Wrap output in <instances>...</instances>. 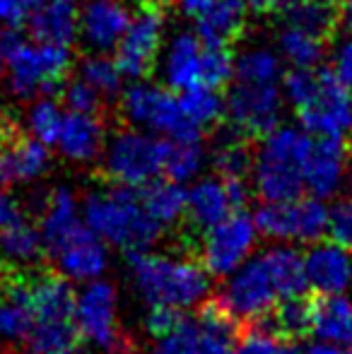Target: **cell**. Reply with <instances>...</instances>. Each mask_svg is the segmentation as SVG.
I'll return each instance as SVG.
<instances>
[{
    "label": "cell",
    "instance_id": "1",
    "mask_svg": "<svg viewBox=\"0 0 352 354\" xmlns=\"http://www.w3.org/2000/svg\"><path fill=\"white\" fill-rule=\"evenodd\" d=\"M225 280L220 304L239 323L261 321L280 299L297 297L309 289L304 275V256L295 246L285 243L249 256Z\"/></svg>",
    "mask_w": 352,
    "mask_h": 354
},
{
    "label": "cell",
    "instance_id": "2",
    "mask_svg": "<svg viewBox=\"0 0 352 354\" xmlns=\"http://www.w3.org/2000/svg\"><path fill=\"white\" fill-rule=\"evenodd\" d=\"M282 99L295 106L299 128L311 138L343 140L352 136V89L316 68H292L282 75Z\"/></svg>",
    "mask_w": 352,
    "mask_h": 354
},
{
    "label": "cell",
    "instance_id": "3",
    "mask_svg": "<svg viewBox=\"0 0 352 354\" xmlns=\"http://www.w3.org/2000/svg\"><path fill=\"white\" fill-rule=\"evenodd\" d=\"M126 261L133 287L147 306H169L186 311L201 306L210 294L212 275L191 258H174L142 248V251H126Z\"/></svg>",
    "mask_w": 352,
    "mask_h": 354
},
{
    "label": "cell",
    "instance_id": "4",
    "mask_svg": "<svg viewBox=\"0 0 352 354\" xmlns=\"http://www.w3.org/2000/svg\"><path fill=\"white\" fill-rule=\"evenodd\" d=\"M82 222L102 241L121 251H142L162 236V229L142 207L136 188L116 186L92 191L80 205Z\"/></svg>",
    "mask_w": 352,
    "mask_h": 354
},
{
    "label": "cell",
    "instance_id": "5",
    "mask_svg": "<svg viewBox=\"0 0 352 354\" xmlns=\"http://www.w3.org/2000/svg\"><path fill=\"white\" fill-rule=\"evenodd\" d=\"M311 136L297 126H280L261 136L251 157V181L263 203H282L304 191V162Z\"/></svg>",
    "mask_w": 352,
    "mask_h": 354
},
{
    "label": "cell",
    "instance_id": "6",
    "mask_svg": "<svg viewBox=\"0 0 352 354\" xmlns=\"http://www.w3.org/2000/svg\"><path fill=\"white\" fill-rule=\"evenodd\" d=\"M0 39L5 44V75L8 87L19 99H37L58 89L66 82L73 66L71 48L63 44L27 41L17 29L3 27Z\"/></svg>",
    "mask_w": 352,
    "mask_h": 354
},
{
    "label": "cell",
    "instance_id": "7",
    "mask_svg": "<svg viewBox=\"0 0 352 354\" xmlns=\"http://www.w3.org/2000/svg\"><path fill=\"white\" fill-rule=\"evenodd\" d=\"M29 301L34 311V326L29 330L27 347L32 354H48L75 345V289L63 275H41L27 282Z\"/></svg>",
    "mask_w": 352,
    "mask_h": 354
},
{
    "label": "cell",
    "instance_id": "8",
    "mask_svg": "<svg viewBox=\"0 0 352 354\" xmlns=\"http://www.w3.org/2000/svg\"><path fill=\"white\" fill-rule=\"evenodd\" d=\"M167 140L142 128L118 131L104 142L102 169L106 178L116 186L142 188L155 181L165 169Z\"/></svg>",
    "mask_w": 352,
    "mask_h": 354
},
{
    "label": "cell",
    "instance_id": "9",
    "mask_svg": "<svg viewBox=\"0 0 352 354\" xmlns=\"http://www.w3.org/2000/svg\"><path fill=\"white\" fill-rule=\"evenodd\" d=\"M261 236L280 243H314L328 232V205L316 196L263 203L254 212Z\"/></svg>",
    "mask_w": 352,
    "mask_h": 354
},
{
    "label": "cell",
    "instance_id": "10",
    "mask_svg": "<svg viewBox=\"0 0 352 354\" xmlns=\"http://www.w3.org/2000/svg\"><path fill=\"white\" fill-rule=\"evenodd\" d=\"M121 113L133 128H142L147 133H155L167 140L176 138H201L188 128L183 121L178 94L165 84L155 82H133L121 94Z\"/></svg>",
    "mask_w": 352,
    "mask_h": 354
},
{
    "label": "cell",
    "instance_id": "11",
    "mask_svg": "<svg viewBox=\"0 0 352 354\" xmlns=\"http://www.w3.org/2000/svg\"><path fill=\"white\" fill-rule=\"evenodd\" d=\"M77 337L89 347L102 352H118L123 345L121 328H118V292L109 280L85 282L80 292H75L73 308Z\"/></svg>",
    "mask_w": 352,
    "mask_h": 354
},
{
    "label": "cell",
    "instance_id": "12",
    "mask_svg": "<svg viewBox=\"0 0 352 354\" xmlns=\"http://www.w3.org/2000/svg\"><path fill=\"white\" fill-rule=\"evenodd\" d=\"M259 229H256L254 214L239 210L230 212L222 222L212 224L203 232L201 241V266L212 277H227L234 272L259 243Z\"/></svg>",
    "mask_w": 352,
    "mask_h": 354
},
{
    "label": "cell",
    "instance_id": "13",
    "mask_svg": "<svg viewBox=\"0 0 352 354\" xmlns=\"http://www.w3.org/2000/svg\"><path fill=\"white\" fill-rule=\"evenodd\" d=\"M280 84L237 82L225 102V113L232 128L241 136H263L282 118Z\"/></svg>",
    "mask_w": 352,
    "mask_h": 354
},
{
    "label": "cell",
    "instance_id": "14",
    "mask_svg": "<svg viewBox=\"0 0 352 354\" xmlns=\"http://www.w3.org/2000/svg\"><path fill=\"white\" fill-rule=\"evenodd\" d=\"M165 46V22L157 10H142L131 17L123 37L116 44V66L121 68L123 77L140 80L155 68L160 51Z\"/></svg>",
    "mask_w": 352,
    "mask_h": 354
},
{
    "label": "cell",
    "instance_id": "15",
    "mask_svg": "<svg viewBox=\"0 0 352 354\" xmlns=\"http://www.w3.org/2000/svg\"><path fill=\"white\" fill-rule=\"evenodd\" d=\"M249 201V188L244 178L203 176L196 178L186 191V217L196 229L205 232L222 222L230 212L239 210Z\"/></svg>",
    "mask_w": 352,
    "mask_h": 354
},
{
    "label": "cell",
    "instance_id": "16",
    "mask_svg": "<svg viewBox=\"0 0 352 354\" xmlns=\"http://www.w3.org/2000/svg\"><path fill=\"white\" fill-rule=\"evenodd\" d=\"M58 268V275L71 282H92L102 277L109 268V246L85 222L71 232L58 246L48 251Z\"/></svg>",
    "mask_w": 352,
    "mask_h": 354
},
{
    "label": "cell",
    "instance_id": "17",
    "mask_svg": "<svg viewBox=\"0 0 352 354\" xmlns=\"http://www.w3.org/2000/svg\"><path fill=\"white\" fill-rule=\"evenodd\" d=\"M131 17L126 0H85L77 8V37L92 51L109 53L116 48Z\"/></svg>",
    "mask_w": 352,
    "mask_h": 354
},
{
    "label": "cell",
    "instance_id": "18",
    "mask_svg": "<svg viewBox=\"0 0 352 354\" xmlns=\"http://www.w3.org/2000/svg\"><path fill=\"white\" fill-rule=\"evenodd\" d=\"M348 178V152L343 140L311 138V147L304 162V188L311 196L333 198Z\"/></svg>",
    "mask_w": 352,
    "mask_h": 354
},
{
    "label": "cell",
    "instance_id": "19",
    "mask_svg": "<svg viewBox=\"0 0 352 354\" xmlns=\"http://www.w3.org/2000/svg\"><path fill=\"white\" fill-rule=\"evenodd\" d=\"M5 140L0 145V183H32L41 178L51 167L48 145L39 142L32 136H12L10 126H3Z\"/></svg>",
    "mask_w": 352,
    "mask_h": 354
},
{
    "label": "cell",
    "instance_id": "20",
    "mask_svg": "<svg viewBox=\"0 0 352 354\" xmlns=\"http://www.w3.org/2000/svg\"><path fill=\"white\" fill-rule=\"evenodd\" d=\"M304 275L319 294H345L352 287V253L335 241L319 239L304 253Z\"/></svg>",
    "mask_w": 352,
    "mask_h": 354
},
{
    "label": "cell",
    "instance_id": "21",
    "mask_svg": "<svg viewBox=\"0 0 352 354\" xmlns=\"http://www.w3.org/2000/svg\"><path fill=\"white\" fill-rule=\"evenodd\" d=\"M203 48L205 44L196 34L178 32L160 51V75L165 84L174 92H183L188 87L201 84Z\"/></svg>",
    "mask_w": 352,
    "mask_h": 354
},
{
    "label": "cell",
    "instance_id": "22",
    "mask_svg": "<svg viewBox=\"0 0 352 354\" xmlns=\"http://www.w3.org/2000/svg\"><path fill=\"white\" fill-rule=\"evenodd\" d=\"M106 142V131L97 113H80L68 111L63 116L61 131L56 138V147L68 162L75 164H89L99 159Z\"/></svg>",
    "mask_w": 352,
    "mask_h": 354
},
{
    "label": "cell",
    "instance_id": "23",
    "mask_svg": "<svg viewBox=\"0 0 352 354\" xmlns=\"http://www.w3.org/2000/svg\"><path fill=\"white\" fill-rule=\"evenodd\" d=\"M196 37L207 46H230L246 27L244 0H207L196 15Z\"/></svg>",
    "mask_w": 352,
    "mask_h": 354
},
{
    "label": "cell",
    "instance_id": "24",
    "mask_svg": "<svg viewBox=\"0 0 352 354\" xmlns=\"http://www.w3.org/2000/svg\"><path fill=\"white\" fill-rule=\"evenodd\" d=\"M37 207H39V234H41L44 251H51L53 246H58L68 234L75 232L82 224L77 196L66 186L53 188Z\"/></svg>",
    "mask_w": 352,
    "mask_h": 354
},
{
    "label": "cell",
    "instance_id": "25",
    "mask_svg": "<svg viewBox=\"0 0 352 354\" xmlns=\"http://www.w3.org/2000/svg\"><path fill=\"white\" fill-rule=\"evenodd\" d=\"M32 39L71 46L77 39L75 0H39L27 19Z\"/></svg>",
    "mask_w": 352,
    "mask_h": 354
},
{
    "label": "cell",
    "instance_id": "26",
    "mask_svg": "<svg viewBox=\"0 0 352 354\" xmlns=\"http://www.w3.org/2000/svg\"><path fill=\"white\" fill-rule=\"evenodd\" d=\"M309 333L316 340L352 345V299L345 294H321L311 301Z\"/></svg>",
    "mask_w": 352,
    "mask_h": 354
},
{
    "label": "cell",
    "instance_id": "27",
    "mask_svg": "<svg viewBox=\"0 0 352 354\" xmlns=\"http://www.w3.org/2000/svg\"><path fill=\"white\" fill-rule=\"evenodd\" d=\"M198 354H230L239 335V321L220 304V299L203 301L196 318Z\"/></svg>",
    "mask_w": 352,
    "mask_h": 354
},
{
    "label": "cell",
    "instance_id": "28",
    "mask_svg": "<svg viewBox=\"0 0 352 354\" xmlns=\"http://www.w3.org/2000/svg\"><path fill=\"white\" fill-rule=\"evenodd\" d=\"M34 326L27 282H12L0 292V340L8 345L27 342Z\"/></svg>",
    "mask_w": 352,
    "mask_h": 354
},
{
    "label": "cell",
    "instance_id": "29",
    "mask_svg": "<svg viewBox=\"0 0 352 354\" xmlns=\"http://www.w3.org/2000/svg\"><path fill=\"white\" fill-rule=\"evenodd\" d=\"M140 201L162 232L176 227L186 217V191L181 183L172 181V178H167V181L155 178V181L145 183L140 191Z\"/></svg>",
    "mask_w": 352,
    "mask_h": 354
},
{
    "label": "cell",
    "instance_id": "30",
    "mask_svg": "<svg viewBox=\"0 0 352 354\" xmlns=\"http://www.w3.org/2000/svg\"><path fill=\"white\" fill-rule=\"evenodd\" d=\"M178 106H181L183 121L196 136H201L205 128H212L225 116V99L215 87H207V84H196L178 92Z\"/></svg>",
    "mask_w": 352,
    "mask_h": 354
},
{
    "label": "cell",
    "instance_id": "31",
    "mask_svg": "<svg viewBox=\"0 0 352 354\" xmlns=\"http://www.w3.org/2000/svg\"><path fill=\"white\" fill-rule=\"evenodd\" d=\"M44 256V241L37 227L22 222L0 229V261L15 268L34 266Z\"/></svg>",
    "mask_w": 352,
    "mask_h": 354
},
{
    "label": "cell",
    "instance_id": "32",
    "mask_svg": "<svg viewBox=\"0 0 352 354\" xmlns=\"http://www.w3.org/2000/svg\"><path fill=\"white\" fill-rule=\"evenodd\" d=\"M205 147L201 145V138H176L167 140V154H165V169L167 178L176 183H193L201 176L205 167Z\"/></svg>",
    "mask_w": 352,
    "mask_h": 354
},
{
    "label": "cell",
    "instance_id": "33",
    "mask_svg": "<svg viewBox=\"0 0 352 354\" xmlns=\"http://www.w3.org/2000/svg\"><path fill=\"white\" fill-rule=\"evenodd\" d=\"M324 51H326L324 37H319L314 32H306V29L285 24V29L277 37V53L292 68L311 71V68H316L324 61Z\"/></svg>",
    "mask_w": 352,
    "mask_h": 354
},
{
    "label": "cell",
    "instance_id": "34",
    "mask_svg": "<svg viewBox=\"0 0 352 354\" xmlns=\"http://www.w3.org/2000/svg\"><path fill=\"white\" fill-rule=\"evenodd\" d=\"M282 58L270 46H251L234 58L237 82L254 84H280L282 80Z\"/></svg>",
    "mask_w": 352,
    "mask_h": 354
},
{
    "label": "cell",
    "instance_id": "35",
    "mask_svg": "<svg viewBox=\"0 0 352 354\" xmlns=\"http://www.w3.org/2000/svg\"><path fill=\"white\" fill-rule=\"evenodd\" d=\"M280 10L285 24L319 37H326L335 24V8L331 0H280Z\"/></svg>",
    "mask_w": 352,
    "mask_h": 354
},
{
    "label": "cell",
    "instance_id": "36",
    "mask_svg": "<svg viewBox=\"0 0 352 354\" xmlns=\"http://www.w3.org/2000/svg\"><path fill=\"white\" fill-rule=\"evenodd\" d=\"M261 321H268V326L277 333V335L287 337V340H297V337L306 335L311 326V301L304 294L297 297L280 299L270 313Z\"/></svg>",
    "mask_w": 352,
    "mask_h": 354
},
{
    "label": "cell",
    "instance_id": "37",
    "mask_svg": "<svg viewBox=\"0 0 352 354\" xmlns=\"http://www.w3.org/2000/svg\"><path fill=\"white\" fill-rule=\"evenodd\" d=\"M63 116H66V111L61 109V104L48 94H44V97L32 99V106L27 109V116H24V128L32 138L51 147L58 138V131H61Z\"/></svg>",
    "mask_w": 352,
    "mask_h": 354
},
{
    "label": "cell",
    "instance_id": "38",
    "mask_svg": "<svg viewBox=\"0 0 352 354\" xmlns=\"http://www.w3.org/2000/svg\"><path fill=\"white\" fill-rule=\"evenodd\" d=\"M77 77L85 80L102 99L113 97V94H118L123 87V73H121V68L116 66V61L109 58L106 53H97V51L80 63V75H77Z\"/></svg>",
    "mask_w": 352,
    "mask_h": 354
},
{
    "label": "cell",
    "instance_id": "39",
    "mask_svg": "<svg viewBox=\"0 0 352 354\" xmlns=\"http://www.w3.org/2000/svg\"><path fill=\"white\" fill-rule=\"evenodd\" d=\"M230 354H299V352L292 345V340L277 335L266 323L256 321L251 330H246L241 337L237 335Z\"/></svg>",
    "mask_w": 352,
    "mask_h": 354
},
{
    "label": "cell",
    "instance_id": "40",
    "mask_svg": "<svg viewBox=\"0 0 352 354\" xmlns=\"http://www.w3.org/2000/svg\"><path fill=\"white\" fill-rule=\"evenodd\" d=\"M212 164H215L217 176L222 178H246L251 171V152L239 138L222 140L212 152Z\"/></svg>",
    "mask_w": 352,
    "mask_h": 354
},
{
    "label": "cell",
    "instance_id": "41",
    "mask_svg": "<svg viewBox=\"0 0 352 354\" xmlns=\"http://www.w3.org/2000/svg\"><path fill=\"white\" fill-rule=\"evenodd\" d=\"M234 77V58L227 46H207L203 48V68H201V84L207 87H225Z\"/></svg>",
    "mask_w": 352,
    "mask_h": 354
},
{
    "label": "cell",
    "instance_id": "42",
    "mask_svg": "<svg viewBox=\"0 0 352 354\" xmlns=\"http://www.w3.org/2000/svg\"><path fill=\"white\" fill-rule=\"evenodd\" d=\"M152 354H198V326L196 321L181 318L169 333L157 337Z\"/></svg>",
    "mask_w": 352,
    "mask_h": 354
},
{
    "label": "cell",
    "instance_id": "43",
    "mask_svg": "<svg viewBox=\"0 0 352 354\" xmlns=\"http://www.w3.org/2000/svg\"><path fill=\"white\" fill-rule=\"evenodd\" d=\"M338 246L348 248L352 253V198L338 201L328 210V232Z\"/></svg>",
    "mask_w": 352,
    "mask_h": 354
},
{
    "label": "cell",
    "instance_id": "44",
    "mask_svg": "<svg viewBox=\"0 0 352 354\" xmlns=\"http://www.w3.org/2000/svg\"><path fill=\"white\" fill-rule=\"evenodd\" d=\"M99 97L85 80H73L63 87V106H68V111H80V113H97L99 109Z\"/></svg>",
    "mask_w": 352,
    "mask_h": 354
},
{
    "label": "cell",
    "instance_id": "45",
    "mask_svg": "<svg viewBox=\"0 0 352 354\" xmlns=\"http://www.w3.org/2000/svg\"><path fill=\"white\" fill-rule=\"evenodd\" d=\"M39 0H0V27L17 29L27 24Z\"/></svg>",
    "mask_w": 352,
    "mask_h": 354
},
{
    "label": "cell",
    "instance_id": "46",
    "mask_svg": "<svg viewBox=\"0 0 352 354\" xmlns=\"http://www.w3.org/2000/svg\"><path fill=\"white\" fill-rule=\"evenodd\" d=\"M181 318L183 316L178 308L150 306V311H147V316H145V330L150 333L152 337H160V335H165V333H169Z\"/></svg>",
    "mask_w": 352,
    "mask_h": 354
},
{
    "label": "cell",
    "instance_id": "47",
    "mask_svg": "<svg viewBox=\"0 0 352 354\" xmlns=\"http://www.w3.org/2000/svg\"><path fill=\"white\" fill-rule=\"evenodd\" d=\"M331 68H333V77L338 82H343L345 87L352 89V39L348 41H340L333 51V58H331Z\"/></svg>",
    "mask_w": 352,
    "mask_h": 354
},
{
    "label": "cell",
    "instance_id": "48",
    "mask_svg": "<svg viewBox=\"0 0 352 354\" xmlns=\"http://www.w3.org/2000/svg\"><path fill=\"white\" fill-rule=\"evenodd\" d=\"M22 219H24L22 205L8 191H0V229L12 227V224L22 222Z\"/></svg>",
    "mask_w": 352,
    "mask_h": 354
},
{
    "label": "cell",
    "instance_id": "49",
    "mask_svg": "<svg viewBox=\"0 0 352 354\" xmlns=\"http://www.w3.org/2000/svg\"><path fill=\"white\" fill-rule=\"evenodd\" d=\"M299 354H352V345H338V342L316 340V342H309Z\"/></svg>",
    "mask_w": 352,
    "mask_h": 354
},
{
    "label": "cell",
    "instance_id": "50",
    "mask_svg": "<svg viewBox=\"0 0 352 354\" xmlns=\"http://www.w3.org/2000/svg\"><path fill=\"white\" fill-rule=\"evenodd\" d=\"M340 19H343V27L348 29L352 39V0H343L340 3Z\"/></svg>",
    "mask_w": 352,
    "mask_h": 354
},
{
    "label": "cell",
    "instance_id": "51",
    "mask_svg": "<svg viewBox=\"0 0 352 354\" xmlns=\"http://www.w3.org/2000/svg\"><path fill=\"white\" fill-rule=\"evenodd\" d=\"M246 8L251 10H259V12H263V10H272L280 5V0H244Z\"/></svg>",
    "mask_w": 352,
    "mask_h": 354
},
{
    "label": "cell",
    "instance_id": "52",
    "mask_svg": "<svg viewBox=\"0 0 352 354\" xmlns=\"http://www.w3.org/2000/svg\"><path fill=\"white\" fill-rule=\"evenodd\" d=\"M205 3H207V0H178V8H181L183 12L191 15V17H193V15H196L198 10H201Z\"/></svg>",
    "mask_w": 352,
    "mask_h": 354
},
{
    "label": "cell",
    "instance_id": "53",
    "mask_svg": "<svg viewBox=\"0 0 352 354\" xmlns=\"http://www.w3.org/2000/svg\"><path fill=\"white\" fill-rule=\"evenodd\" d=\"M133 3L140 5L142 10H157V8H162V5L172 3V0H133Z\"/></svg>",
    "mask_w": 352,
    "mask_h": 354
},
{
    "label": "cell",
    "instance_id": "54",
    "mask_svg": "<svg viewBox=\"0 0 352 354\" xmlns=\"http://www.w3.org/2000/svg\"><path fill=\"white\" fill-rule=\"evenodd\" d=\"M5 71V44L3 39H0V73Z\"/></svg>",
    "mask_w": 352,
    "mask_h": 354
},
{
    "label": "cell",
    "instance_id": "55",
    "mask_svg": "<svg viewBox=\"0 0 352 354\" xmlns=\"http://www.w3.org/2000/svg\"><path fill=\"white\" fill-rule=\"evenodd\" d=\"M48 354H80L77 350H73V347H66V350H58V352H48Z\"/></svg>",
    "mask_w": 352,
    "mask_h": 354
},
{
    "label": "cell",
    "instance_id": "56",
    "mask_svg": "<svg viewBox=\"0 0 352 354\" xmlns=\"http://www.w3.org/2000/svg\"><path fill=\"white\" fill-rule=\"evenodd\" d=\"M348 178H350V183H352V159H348Z\"/></svg>",
    "mask_w": 352,
    "mask_h": 354
}]
</instances>
